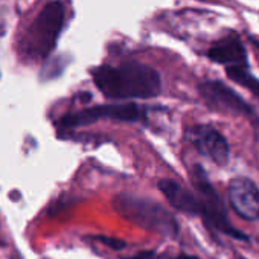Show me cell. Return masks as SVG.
Here are the masks:
<instances>
[{
	"instance_id": "cell-5",
	"label": "cell",
	"mask_w": 259,
	"mask_h": 259,
	"mask_svg": "<svg viewBox=\"0 0 259 259\" xmlns=\"http://www.w3.org/2000/svg\"><path fill=\"white\" fill-rule=\"evenodd\" d=\"M101 119H113L122 122H145L147 120V108L126 102V104H105L95 105L90 108H84L76 113H69L58 120V126L63 130H73L78 126L92 125Z\"/></svg>"
},
{
	"instance_id": "cell-12",
	"label": "cell",
	"mask_w": 259,
	"mask_h": 259,
	"mask_svg": "<svg viewBox=\"0 0 259 259\" xmlns=\"http://www.w3.org/2000/svg\"><path fill=\"white\" fill-rule=\"evenodd\" d=\"M98 241H101L104 245L113 248V250H122L125 248V241L122 239H117V238H110V236H98L96 238Z\"/></svg>"
},
{
	"instance_id": "cell-9",
	"label": "cell",
	"mask_w": 259,
	"mask_h": 259,
	"mask_svg": "<svg viewBox=\"0 0 259 259\" xmlns=\"http://www.w3.org/2000/svg\"><path fill=\"white\" fill-rule=\"evenodd\" d=\"M159 189L162 191L168 203L179 212L188 215H200V201L197 195L179 182L172 179H162L159 182Z\"/></svg>"
},
{
	"instance_id": "cell-2",
	"label": "cell",
	"mask_w": 259,
	"mask_h": 259,
	"mask_svg": "<svg viewBox=\"0 0 259 259\" xmlns=\"http://www.w3.org/2000/svg\"><path fill=\"white\" fill-rule=\"evenodd\" d=\"M113 207L122 218L147 230L166 236H176L179 232V224L172 213L148 197L119 194L113 200Z\"/></svg>"
},
{
	"instance_id": "cell-4",
	"label": "cell",
	"mask_w": 259,
	"mask_h": 259,
	"mask_svg": "<svg viewBox=\"0 0 259 259\" xmlns=\"http://www.w3.org/2000/svg\"><path fill=\"white\" fill-rule=\"evenodd\" d=\"M64 23V8L61 2H49L34 20L25 38V51L34 58H46L54 49Z\"/></svg>"
},
{
	"instance_id": "cell-13",
	"label": "cell",
	"mask_w": 259,
	"mask_h": 259,
	"mask_svg": "<svg viewBox=\"0 0 259 259\" xmlns=\"http://www.w3.org/2000/svg\"><path fill=\"white\" fill-rule=\"evenodd\" d=\"M128 259H160L154 251H142V253H138L136 256H132Z\"/></svg>"
},
{
	"instance_id": "cell-7",
	"label": "cell",
	"mask_w": 259,
	"mask_h": 259,
	"mask_svg": "<svg viewBox=\"0 0 259 259\" xmlns=\"http://www.w3.org/2000/svg\"><path fill=\"white\" fill-rule=\"evenodd\" d=\"M200 93L215 108L227 110L235 114L251 116L253 108L230 87L223 84L221 81H206L200 84Z\"/></svg>"
},
{
	"instance_id": "cell-3",
	"label": "cell",
	"mask_w": 259,
	"mask_h": 259,
	"mask_svg": "<svg viewBox=\"0 0 259 259\" xmlns=\"http://www.w3.org/2000/svg\"><path fill=\"white\" fill-rule=\"evenodd\" d=\"M192 182L197 191V198L200 201V215L207 223V226L213 230H218L220 233H224L227 236H232L239 241H247V235L241 230L235 229L226 213L224 203L212 183L209 182L206 171L203 166L197 165L192 171Z\"/></svg>"
},
{
	"instance_id": "cell-6",
	"label": "cell",
	"mask_w": 259,
	"mask_h": 259,
	"mask_svg": "<svg viewBox=\"0 0 259 259\" xmlns=\"http://www.w3.org/2000/svg\"><path fill=\"white\" fill-rule=\"evenodd\" d=\"M227 195L235 213L245 221H259V188L247 177L230 180Z\"/></svg>"
},
{
	"instance_id": "cell-10",
	"label": "cell",
	"mask_w": 259,
	"mask_h": 259,
	"mask_svg": "<svg viewBox=\"0 0 259 259\" xmlns=\"http://www.w3.org/2000/svg\"><path fill=\"white\" fill-rule=\"evenodd\" d=\"M207 57L215 63L229 66H245L247 61L245 49L236 35H229L218 41L209 49Z\"/></svg>"
},
{
	"instance_id": "cell-14",
	"label": "cell",
	"mask_w": 259,
	"mask_h": 259,
	"mask_svg": "<svg viewBox=\"0 0 259 259\" xmlns=\"http://www.w3.org/2000/svg\"><path fill=\"white\" fill-rule=\"evenodd\" d=\"M238 259H245V257H242V256H238Z\"/></svg>"
},
{
	"instance_id": "cell-11",
	"label": "cell",
	"mask_w": 259,
	"mask_h": 259,
	"mask_svg": "<svg viewBox=\"0 0 259 259\" xmlns=\"http://www.w3.org/2000/svg\"><path fill=\"white\" fill-rule=\"evenodd\" d=\"M227 76L235 81L236 84L245 87L247 90H250L254 96L259 98V79L254 78L245 66H229L226 69Z\"/></svg>"
},
{
	"instance_id": "cell-8",
	"label": "cell",
	"mask_w": 259,
	"mask_h": 259,
	"mask_svg": "<svg viewBox=\"0 0 259 259\" xmlns=\"http://www.w3.org/2000/svg\"><path fill=\"white\" fill-rule=\"evenodd\" d=\"M192 141L197 150L213 163L224 166L230 157V148L226 138L210 125H198L194 130Z\"/></svg>"
},
{
	"instance_id": "cell-1",
	"label": "cell",
	"mask_w": 259,
	"mask_h": 259,
	"mask_svg": "<svg viewBox=\"0 0 259 259\" xmlns=\"http://www.w3.org/2000/svg\"><path fill=\"white\" fill-rule=\"evenodd\" d=\"M98 90L110 99H148L160 93L159 73L142 63L101 66L92 72Z\"/></svg>"
}]
</instances>
